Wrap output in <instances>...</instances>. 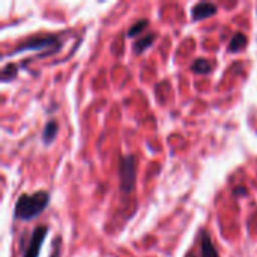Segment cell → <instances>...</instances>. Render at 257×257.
I'll use <instances>...</instances> for the list:
<instances>
[{
  "label": "cell",
  "mask_w": 257,
  "mask_h": 257,
  "mask_svg": "<svg viewBox=\"0 0 257 257\" xmlns=\"http://www.w3.org/2000/svg\"><path fill=\"white\" fill-rule=\"evenodd\" d=\"M154 41H155V35H148V36H143V38H140L139 41H136V44H134V51L137 53V54H140V53H143L146 48H149L152 44H154Z\"/></svg>",
  "instance_id": "ba28073f"
},
{
  "label": "cell",
  "mask_w": 257,
  "mask_h": 257,
  "mask_svg": "<svg viewBox=\"0 0 257 257\" xmlns=\"http://www.w3.org/2000/svg\"><path fill=\"white\" fill-rule=\"evenodd\" d=\"M47 232H48V230H47L45 226H39V227L33 232V235H32V238H30V242H29V245H27V248H26L24 257L39 256L41 247H42L44 239H45V236H47Z\"/></svg>",
  "instance_id": "277c9868"
},
{
  "label": "cell",
  "mask_w": 257,
  "mask_h": 257,
  "mask_svg": "<svg viewBox=\"0 0 257 257\" xmlns=\"http://www.w3.org/2000/svg\"><path fill=\"white\" fill-rule=\"evenodd\" d=\"M212 69V65L208 59H197L193 63V71L197 74H208Z\"/></svg>",
  "instance_id": "30bf717a"
},
{
  "label": "cell",
  "mask_w": 257,
  "mask_h": 257,
  "mask_svg": "<svg viewBox=\"0 0 257 257\" xmlns=\"http://www.w3.org/2000/svg\"><path fill=\"white\" fill-rule=\"evenodd\" d=\"M136 157L125 155L119 161V178H120V190L123 193H130L136 185Z\"/></svg>",
  "instance_id": "7a4b0ae2"
},
{
  "label": "cell",
  "mask_w": 257,
  "mask_h": 257,
  "mask_svg": "<svg viewBox=\"0 0 257 257\" xmlns=\"http://www.w3.org/2000/svg\"><path fill=\"white\" fill-rule=\"evenodd\" d=\"M57 131H59L57 122H54V120L48 122V123L45 125V128H44V133H42V142H44L45 145H50V143L56 139Z\"/></svg>",
  "instance_id": "8992f818"
},
{
  "label": "cell",
  "mask_w": 257,
  "mask_h": 257,
  "mask_svg": "<svg viewBox=\"0 0 257 257\" xmlns=\"http://www.w3.org/2000/svg\"><path fill=\"white\" fill-rule=\"evenodd\" d=\"M50 202V194L47 191H38L35 194H23L17 203L14 215L17 220H33L45 211Z\"/></svg>",
  "instance_id": "6da1fadb"
},
{
  "label": "cell",
  "mask_w": 257,
  "mask_h": 257,
  "mask_svg": "<svg viewBox=\"0 0 257 257\" xmlns=\"http://www.w3.org/2000/svg\"><path fill=\"white\" fill-rule=\"evenodd\" d=\"M187 257H194V256H193V254H188V256H187Z\"/></svg>",
  "instance_id": "7c38bea8"
},
{
  "label": "cell",
  "mask_w": 257,
  "mask_h": 257,
  "mask_svg": "<svg viewBox=\"0 0 257 257\" xmlns=\"http://www.w3.org/2000/svg\"><path fill=\"white\" fill-rule=\"evenodd\" d=\"M59 45H60V41L56 36H35V38H30L29 41L23 42L21 45H18L17 50L11 51L6 57L23 53V51H30V50H44V48L57 50Z\"/></svg>",
  "instance_id": "3957f363"
},
{
  "label": "cell",
  "mask_w": 257,
  "mask_h": 257,
  "mask_svg": "<svg viewBox=\"0 0 257 257\" xmlns=\"http://www.w3.org/2000/svg\"><path fill=\"white\" fill-rule=\"evenodd\" d=\"M245 44H247V38H245V35H244V33H236V35L232 38L230 44H229V51L236 53V51L242 50V48L245 47Z\"/></svg>",
  "instance_id": "9c48e42d"
},
{
  "label": "cell",
  "mask_w": 257,
  "mask_h": 257,
  "mask_svg": "<svg viewBox=\"0 0 257 257\" xmlns=\"http://www.w3.org/2000/svg\"><path fill=\"white\" fill-rule=\"evenodd\" d=\"M202 257H220L208 233H203L202 236Z\"/></svg>",
  "instance_id": "52a82bcc"
},
{
  "label": "cell",
  "mask_w": 257,
  "mask_h": 257,
  "mask_svg": "<svg viewBox=\"0 0 257 257\" xmlns=\"http://www.w3.org/2000/svg\"><path fill=\"white\" fill-rule=\"evenodd\" d=\"M146 26H148V21L146 20H139L136 24H133V27L128 30V36L130 38H133V36H139L145 29H146Z\"/></svg>",
  "instance_id": "8fae6325"
},
{
  "label": "cell",
  "mask_w": 257,
  "mask_h": 257,
  "mask_svg": "<svg viewBox=\"0 0 257 257\" xmlns=\"http://www.w3.org/2000/svg\"><path fill=\"white\" fill-rule=\"evenodd\" d=\"M215 14H217V6L214 3H209V2L197 3L191 9V18L194 21H200V20L209 18V17H212Z\"/></svg>",
  "instance_id": "5b68a950"
}]
</instances>
